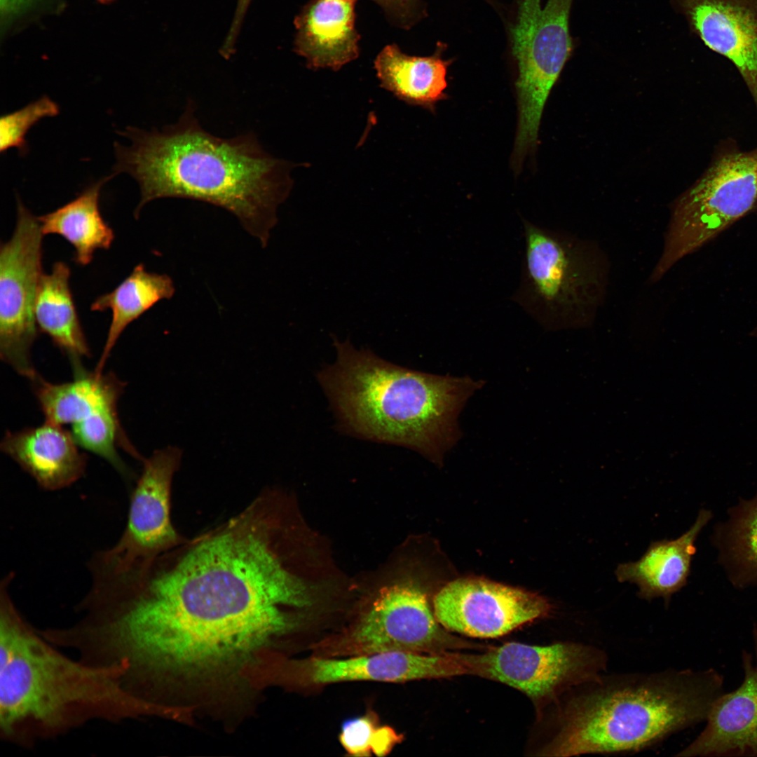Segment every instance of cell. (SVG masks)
Segmentation results:
<instances>
[{
  "label": "cell",
  "mask_w": 757,
  "mask_h": 757,
  "mask_svg": "<svg viewBox=\"0 0 757 757\" xmlns=\"http://www.w3.org/2000/svg\"><path fill=\"white\" fill-rule=\"evenodd\" d=\"M299 533L285 505L262 491L148 564L144 587L172 648L201 666L230 667L293 628L296 611L313 600Z\"/></svg>",
  "instance_id": "obj_1"
},
{
  "label": "cell",
  "mask_w": 757,
  "mask_h": 757,
  "mask_svg": "<svg viewBox=\"0 0 757 757\" xmlns=\"http://www.w3.org/2000/svg\"><path fill=\"white\" fill-rule=\"evenodd\" d=\"M131 145L117 144V172L138 182L135 214L161 198H184L233 214L266 246L277 222V209L292 187V163L266 151L252 132L217 137L200 125L192 102L178 121L161 130L129 129Z\"/></svg>",
  "instance_id": "obj_2"
},
{
  "label": "cell",
  "mask_w": 757,
  "mask_h": 757,
  "mask_svg": "<svg viewBox=\"0 0 757 757\" xmlns=\"http://www.w3.org/2000/svg\"><path fill=\"white\" fill-rule=\"evenodd\" d=\"M0 585V731L28 743L58 735L92 719L118 721L151 704L130 693L123 664L74 661L42 639L21 616Z\"/></svg>",
  "instance_id": "obj_3"
},
{
  "label": "cell",
  "mask_w": 757,
  "mask_h": 757,
  "mask_svg": "<svg viewBox=\"0 0 757 757\" xmlns=\"http://www.w3.org/2000/svg\"><path fill=\"white\" fill-rule=\"evenodd\" d=\"M336 359L319 382L346 432L412 449L434 462L461 436L458 416L484 382L424 373L334 338Z\"/></svg>",
  "instance_id": "obj_4"
},
{
  "label": "cell",
  "mask_w": 757,
  "mask_h": 757,
  "mask_svg": "<svg viewBox=\"0 0 757 757\" xmlns=\"http://www.w3.org/2000/svg\"><path fill=\"white\" fill-rule=\"evenodd\" d=\"M542 755L637 751L706 721L724 693L714 669L605 676L572 688Z\"/></svg>",
  "instance_id": "obj_5"
},
{
  "label": "cell",
  "mask_w": 757,
  "mask_h": 757,
  "mask_svg": "<svg viewBox=\"0 0 757 757\" xmlns=\"http://www.w3.org/2000/svg\"><path fill=\"white\" fill-rule=\"evenodd\" d=\"M523 226L521 278L513 299L547 329L589 326L607 280L600 252L527 220Z\"/></svg>",
  "instance_id": "obj_6"
},
{
  "label": "cell",
  "mask_w": 757,
  "mask_h": 757,
  "mask_svg": "<svg viewBox=\"0 0 757 757\" xmlns=\"http://www.w3.org/2000/svg\"><path fill=\"white\" fill-rule=\"evenodd\" d=\"M476 647L449 633L437 620L425 593L397 579L381 588L371 603L341 633L318 645L319 657H350L383 652L439 654Z\"/></svg>",
  "instance_id": "obj_7"
},
{
  "label": "cell",
  "mask_w": 757,
  "mask_h": 757,
  "mask_svg": "<svg viewBox=\"0 0 757 757\" xmlns=\"http://www.w3.org/2000/svg\"><path fill=\"white\" fill-rule=\"evenodd\" d=\"M757 202V146L717 158L676 202L657 264L667 272L744 216Z\"/></svg>",
  "instance_id": "obj_8"
},
{
  "label": "cell",
  "mask_w": 757,
  "mask_h": 757,
  "mask_svg": "<svg viewBox=\"0 0 757 757\" xmlns=\"http://www.w3.org/2000/svg\"><path fill=\"white\" fill-rule=\"evenodd\" d=\"M572 3L547 0L542 8L540 0H521L511 36L518 67L515 142L521 147L537 144L547 97L571 54L568 20Z\"/></svg>",
  "instance_id": "obj_9"
},
{
  "label": "cell",
  "mask_w": 757,
  "mask_h": 757,
  "mask_svg": "<svg viewBox=\"0 0 757 757\" xmlns=\"http://www.w3.org/2000/svg\"><path fill=\"white\" fill-rule=\"evenodd\" d=\"M182 456L180 449L169 446L144 458L123 532L112 547L91 557L90 571L101 575L122 572L149 562L186 540L170 517L172 483Z\"/></svg>",
  "instance_id": "obj_10"
},
{
  "label": "cell",
  "mask_w": 757,
  "mask_h": 757,
  "mask_svg": "<svg viewBox=\"0 0 757 757\" xmlns=\"http://www.w3.org/2000/svg\"><path fill=\"white\" fill-rule=\"evenodd\" d=\"M43 236L38 218L18 198L14 232L0 246V356L29 380L38 374L31 350L39 332L34 305Z\"/></svg>",
  "instance_id": "obj_11"
},
{
  "label": "cell",
  "mask_w": 757,
  "mask_h": 757,
  "mask_svg": "<svg viewBox=\"0 0 757 757\" xmlns=\"http://www.w3.org/2000/svg\"><path fill=\"white\" fill-rule=\"evenodd\" d=\"M469 657L472 674L511 686L538 702L552 701L597 679L606 664L601 650L568 641L543 646L510 642Z\"/></svg>",
  "instance_id": "obj_12"
},
{
  "label": "cell",
  "mask_w": 757,
  "mask_h": 757,
  "mask_svg": "<svg viewBox=\"0 0 757 757\" xmlns=\"http://www.w3.org/2000/svg\"><path fill=\"white\" fill-rule=\"evenodd\" d=\"M438 622L446 630L475 638H496L547 616L552 606L538 594L480 578H461L433 599Z\"/></svg>",
  "instance_id": "obj_13"
},
{
  "label": "cell",
  "mask_w": 757,
  "mask_h": 757,
  "mask_svg": "<svg viewBox=\"0 0 757 757\" xmlns=\"http://www.w3.org/2000/svg\"><path fill=\"white\" fill-rule=\"evenodd\" d=\"M690 30L733 63L757 109V0H669Z\"/></svg>",
  "instance_id": "obj_14"
},
{
  "label": "cell",
  "mask_w": 757,
  "mask_h": 757,
  "mask_svg": "<svg viewBox=\"0 0 757 757\" xmlns=\"http://www.w3.org/2000/svg\"><path fill=\"white\" fill-rule=\"evenodd\" d=\"M308 684L341 681L406 682L472 674L467 654L383 652L343 658L315 656L301 662Z\"/></svg>",
  "instance_id": "obj_15"
},
{
  "label": "cell",
  "mask_w": 757,
  "mask_h": 757,
  "mask_svg": "<svg viewBox=\"0 0 757 757\" xmlns=\"http://www.w3.org/2000/svg\"><path fill=\"white\" fill-rule=\"evenodd\" d=\"M753 652L742 655L744 678L714 703L706 725L678 756H757V628Z\"/></svg>",
  "instance_id": "obj_16"
},
{
  "label": "cell",
  "mask_w": 757,
  "mask_h": 757,
  "mask_svg": "<svg viewBox=\"0 0 757 757\" xmlns=\"http://www.w3.org/2000/svg\"><path fill=\"white\" fill-rule=\"evenodd\" d=\"M0 449L46 491L71 486L83 476L87 466V457L71 432L47 421L7 431Z\"/></svg>",
  "instance_id": "obj_17"
},
{
  "label": "cell",
  "mask_w": 757,
  "mask_h": 757,
  "mask_svg": "<svg viewBox=\"0 0 757 757\" xmlns=\"http://www.w3.org/2000/svg\"><path fill=\"white\" fill-rule=\"evenodd\" d=\"M357 0H312L296 18L294 47L308 67L337 71L359 55Z\"/></svg>",
  "instance_id": "obj_18"
},
{
  "label": "cell",
  "mask_w": 757,
  "mask_h": 757,
  "mask_svg": "<svg viewBox=\"0 0 757 757\" xmlns=\"http://www.w3.org/2000/svg\"><path fill=\"white\" fill-rule=\"evenodd\" d=\"M71 381L54 383L39 373L29 380L45 421L64 425L77 423L93 414L118 408L125 383L113 372L97 374L81 362L71 363Z\"/></svg>",
  "instance_id": "obj_19"
},
{
  "label": "cell",
  "mask_w": 757,
  "mask_h": 757,
  "mask_svg": "<svg viewBox=\"0 0 757 757\" xmlns=\"http://www.w3.org/2000/svg\"><path fill=\"white\" fill-rule=\"evenodd\" d=\"M709 517L707 512H700L694 524L679 538L652 543L638 561L618 565V580L636 584L642 599L662 597L667 603L686 582L694 542Z\"/></svg>",
  "instance_id": "obj_20"
},
{
  "label": "cell",
  "mask_w": 757,
  "mask_h": 757,
  "mask_svg": "<svg viewBox=\"0 0 757 757\" xmlns=\"http://www.w3.org/2000/svg\"><path fill=\"white\" fill-rule=\"evenodd\" d=\"M449 60L437 52L428 57L403 53L396 45L386 46L374 61L381 86L409 104L433 110L446 98Z\"/></svg>",
  "instance_id": "obj_21"
},
{
  "label": "cell",
  "mask_w": 757,
  "mask_h": 757,
  "mask_svg": "<svg viewBox=\"0 0 757 757\" xmlns=\"http://www.w3.org/2000/svg\"><path fill=\"white\" fill-rule=\"evenodd\" d=\"M70 274L66 263L57 261L50 273L41 275L34 317L39 331L49 336L70 362H74L89 357L91 352L70 289Z\"/></svg>",
  "instance_id": "obj_22"
},
{
  "label": "cell",
  "mask_w": 757,
  "mask_h": 757,
  "mask_svg": "<svg viewBox=\"0 0 757 757\" xmlns=\"http://www.w3.org/2000/svg\"><path fill=\"white\" fill-rule=\"evenodd\" d=\"M175 292L174 282L170 276L148 272L139 264L114 290L98 296L93 302L91 311H111V323L94 370L95 373H103L111 352L125 329L159 301L172 298Z\"/></svg>",
  "instance_id": "obj_23"
},
{
  "label": "cell",
  "mask_w": 757,
  "mask_h": 757,
  "mask_svg": "<svg viewBox=\"0 0 757 757\" xmlns=\"http://www.w3.org/2000/svg\"><path fill=\"white\" fill-rule=\"evenodd\" d=\"M105 182L91 184L71 201L38 217L43 235H59L74 247V261L80 266L89 264L94 252L108 250L114 239L113 229L99 209L100 193Z\"/></svg>",
  "instance_id": "obj_24"
},
{
  "label": "cell",
  "mask_w": 757,
  "mask_h": 757,
  "mask_svg": "<svg viewBox=\"0 0 757 757\" xmlns=\"http://www.w3.org/2000/svg\"><path fill=\"white\" fill-rule=\"evenodd\" d=\"M71 433L79 447L107 461L125 478H130L131 472L120 457L118 446L142 463L144 460L125 435L118 418V408L93 414L72 425Z\"/></svg>",
  "instance_id": "obj_25"
},
{
  "label": "cell",
  "mask_w": 757,
  "mask_h": 757,
  "mask_svg": "<svg viewBox=\"0 0 757 757\" xmlns=\"http://www.w3.org/2000/svg\"><path fill=\"white\" fill-rule=\"evenodd\" d=\"M395 731L388 726H379L374 712L345 721L339 734V741L350 756H378L387 755L399 742Z\"/></svg>",
  "instance_id": "obj_26"
},
{
  "label": "cell",
  "mask_w": 757,
  "mask_h": 757,
  "mask_svg": "<svg viewBox=\"0 0 757 757\" xmlns=\"http://www.w3.org/2000/svg\"><path fill=\"white\" fill-rule=\"evenodd\" d=\"M58 113V105L48 97L43 96L17 111L2 116L0 120L1 152L11 148L24 151L25 136L29 129L40 120L55 116Z\"/></svg>",
  "instance_id": "obj_27"
},
{
  "label": "cell",
  "mask_w": 757,
  "mask_h": 757,
  "mask_svg": "<svg viewBox=\"0 0 757 757\" xmlns=\"http://www.w3.org/2000/svg\"><path fill=\"white\" fill-rule=\"evenodd\" d=\"M737 535L742 554L747 562L757 567V504L742 519Z\"/></svg>",
  "instance_id": "obj_28"
},
{
  "label": "cell",
  "mask_w": 757,
  "mask_h": 757,
  "mask_svg": "<svg viewBox=\"0 0 757 757\" xmlns=\"http://www.w3.org/2000/svg\"><path fill=\"white\" fill-rule=\"evenodd\" d=\"M252 0H237L234 15L229 30L222 44L224 50L233 52L236 49L244 19Z\"/></svg>",
  "instance_id": "obj_29"
},
{
  "label": "cell",
  "mask_w": 757,
  "mask_h": 757,
  "mask_svg": "<svg viewBox=\"0 0 757 757\" xmlns=\"http://www.w3.org/2000/svg\"><path fill=\"white\" fill-rule=\"evenodd\" d=\"M38 1L39 0H0L1 25L8 26L31 9Z\"/></svg>",
  "instance_id": "obj_30"
},
{
  "label": "cell",
  "mask_w": 757,
  "mask_h": 757,
  "mask_svg": "<svg viewBox=\"0 0 757 757\" xmlns=\"http://www.w3.org/2000/svg\"><path fill=\"white\" fill-rule=\"evenodd\" d=\"M390 16L402 23L411 18L417 0H374Z\"/></svg>",
  "instance_id": "obj_31"
},
{
  "label": "cell",
  "mask_w": 757,
  "mask_h": 757,
  "mask_svg": "<svg viewBox=\"0 0 757 757\" xmlns=\"http://www.w3.org/2000/svg\"><path fill=\"white\" fill-rule=\"evenodd\" d=\"M97 1H98L99 2L102 3V4H109V3L112 2L114 0H97Z\"/></svg>",
  "instance_id": "obj_32"
}]
</instances>
